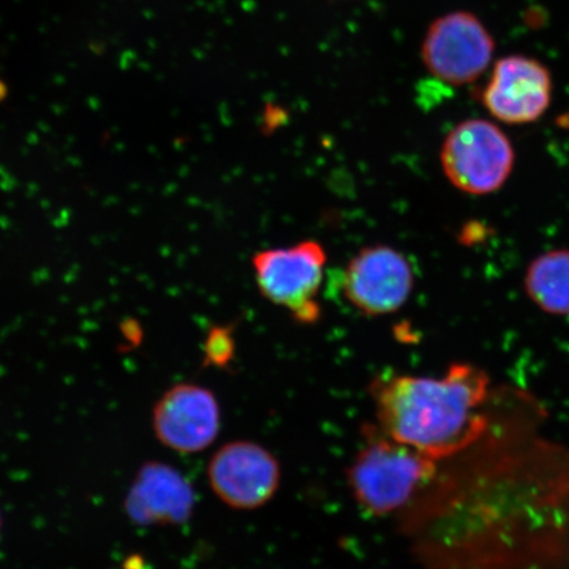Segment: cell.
I'll return each mask as SVG.
<instances>
[{
	"mask_svg": "<svg viewBox=\"0 0 569 569\" xmlns=\"http://www.w3.org/2000/svg\"><path fill=\"white\" fill-rule=\"evenodd\" d=\"M369 389L377 427L437 461L471 450L492 421L489 377L467 362H455L442 377H380Z\"/></svg>",
	"mask_w": 569,
	"mask_h": 569,
	"instance_id": "cell-1",
	"label": "cell"
},
{
	"mask_svg": "<svg viewBox=\"0 0 569 569\" xmlns=\"http://www.w3.org/2000/svg\"><path fill=\"white\" fill-rule=\"evenodd\" d=\"M438 461L369 426L367 443L347 469L355 501L367 513L383 517L407 505L437 473Z\"/></svg>",
	"mask_w": 569,
	"mask_h": 569,
	"instance_id": "cell-2",
	"label": "cell"
},
{
	"mask_svg": "<svg viewBox=\"0 0 569 569\" xmlns=\"http://www.w3.org/2000/svg\"><path fill=\"white\" fill-rule=\"evenodd\" d=\"M445 174L455 188L472 196L495 193L515 167V148L500 127L469 119L448 133L440 153Z\"/></svg>",
	"mask_w": 569,
	"mask_h": 569,
	"instance_id": "cell-3",
	"label": "cell"
},
{
	"mask_svg": "<svg viewBox=\"0 0 569 569\" xmlns=\"http://www.w3.org/2000/svg\"><path fill=\"white\" fill-rule=\"evenodd\" d=\"M495 39L469 11H451L433 19L421 42V60L432 77L451 87L478 81L493 61Z\"/></svg>",
	"mask_w": 569,
	"mask_h": 569,
	"instance_id": "cell-4",
	"label": "cell"
},
{
	"mask_svg": "<svg viewBox=\"0 0 569 569\" xmlns=\"http://www.w3.org/2000/svg\"><path fill=\"white\" fill-rule=\"evenodd\" d=\"M326 251L318 241L267 249L253 258L261 295L282 306L297 322L310 325L320 317L317 297L323 279Z\"/></svg>",
	"mask_w": 569,
	"mask_h": 569,
	"instance_id": "cell-5",
	"label": "cell"
},
{
	"mask_svg": "<svg viewBox=\"0 0 569 569\" xmlns=\"http://www.w3.org/2000/svg\"><path fill=\"white\" fill-rule=\"evenodd\" d=\"M208 479L213 495L227 507L256 510L264 507L279 490L281 468L266 447L237 440L213 453Z\"/></svg>",
	"mask_w": 569,
	"mask_h": 569,
	"instance_id": "cell-6",
	"label": "cell"
},
{
	"mask_svg": "<svg viewBox=\"0 0 569 569\" xmlns=\"http://www.w3.org/2000/svg\"><path fill=\"white\" fill-rule=\"evenodd\" d=\"M415 288V270L407 256L397 249L377 244L362 248L348 262L343 293L362 315H391L407 303Z\"/></svg>",
	"mask_w": 569,
	"mask_h": 569,
	"instance_id": "cell-7",
	"label": "cell"
},
{
	"mask_svg": "<svg viewBox=\"0 0 569 569\" xmlns=\"http://www.w3.org/2000/svg\"><path fill=\"white\" fill-rule=\"evenodd\" d=\"M222 415L218 398L197 383H177L156 402L152 427L162 446L180 453L204 451L216 442Z\"/></svg>",
	"mask_w": 569,
	"mask_h": 569,
	"instance_id": "cell-8",
	"label": "cell"
},
{
	"mask_svg": "<svg viewBox=\"0 0 569 569\" xmlns=\"http://www.w3.org/2000/svg\"><path fill=\"white\" fill-rule=\"evenodd\" d=\"M552 80L549 69L526 56H508L498 60L482 103L497 120L507 124L536 122L549 109Z\"/></svg>",
	"mask_w": 569,
	"mask_h": 569,
	"instance_id": "cell-9",
	"label": "cell"
},
{
	"mask_svg": "<svg viewBox=\"0 0 569 569\" xmlns=\"http://www.w3.org/2000/svg\"><path fill=\"white\" fill-rule=\"evenodd\" d=\"M194 489L176 468L166 462H146L126 495L128 518L139 526L182 525L193 515Z\"/></svg>",
	"mask_w": 569,
	"mask_h": 569,
	"instance_id": "cell-10",
	"label": "cell"
},
{
	"mask_svg": "<svg viewBox=\"0 0 569 569\" xmlns=\"http://www.w3.org/2000/svg\"><path fill=\"white\" fill-rule=\"evenodd\" d=\"M525 288L531 301L552 316H569V251L557 249L533 260Z\"/></svg>",
	"mask_w": 569,
	"mask_h": 569,
	"instance_id": "cell-11",
	"label": "cell"
},
{
	"mask_svg": "<svg viewBox=\"0 0 569 569\" xmlns=\"http://www.w3.org/2000/svg\"><path fill=\"white\" fill-rule=\"evenodd\" d=\"M233 326H212L203 345V367L226 368L233 360Z\"/></svg>",
	"mask_w": 569,
	"mask_h": 569,
	"instance_id": "cell-12",
	"label": "cell"
},
{
	"mask_svg": "<svg viewBox=\"0 0 569 569\" xmlns=\"http://www.w3.org/2000/svg\"><path fill=\"white\" fill-rule=\"evenodd\" d=\"M120 329H122L124 338L130 341V343L139 346L142 338V330L138 320L127 318L123 320L122 325H120Z\"/></svg>",
	"mask_w": 569,
	"mask_h": 569,
	"instance_id": "cell-13",
	"label": "cell"
},
{
	"mask_svg": "<svg viewBox=\"0 0 569 569\" xmlns=\"http://www.w3.org/2000/svg\"><path fill=\"white\" fill-rule=\"evenodd\" d=\"M2 526H3L2 515H0V531H2Z\"/></svg>",
	"mask_w": 569,
	"mask_h": 569,
	"instance_id": "cell-14",
	"label": "cell"
}]
</instances>
